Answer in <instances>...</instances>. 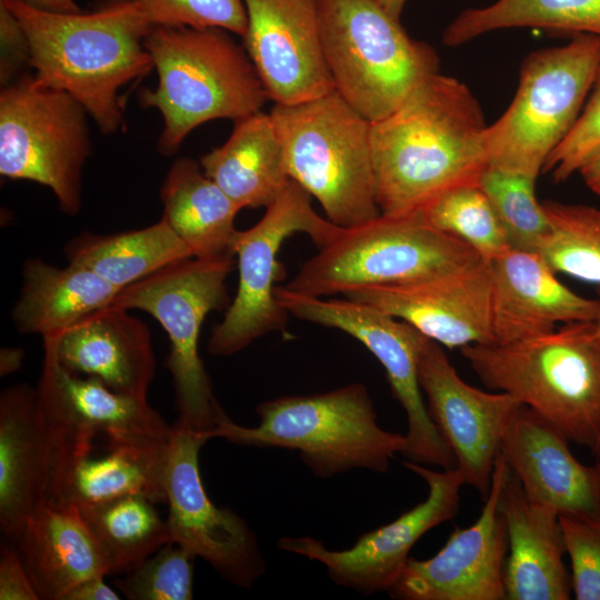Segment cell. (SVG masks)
Instances as JSON below:
<instances>
[{"label": "cell", "mask_w": 600, "mask_h": 600, "mask_svg": "<svg viewBox=\"0 0 600 600\" xmlns=\"http://www.w3.org/2000/svg\"><path fill=\"white\" fill-rule=\"evenodd\" d=\"M121 290L78 264L59 268L41 259H28L12 321L21 333H37L42 339L60 336L111 306Z\"/></svg>", "instance_id": "28"}, {"label": "cell", "mask_w": 600, "mask_h": 600, "mask_svg": "<svg viewBox=\"0 0 600 600\" xmlns=\"http://www.w3.org/2000/svg\"><path fill=\"white\" fill-rule=\"evenodd\" d=\"M507 462L499 452L488 496L477 521L457 528L426 560L409 558L389 590L403 600H503L508 532L499 507Z\"/></svg>", "instance_id": "17"}, {"label": "cell", "mask_w": 600, "mask_h": 600, "mask_svg": "<svg viewBox=\"0 0 600 600\" xmlns=\"http://www.w3.org/2000/svg\"><path fill=\"white\" fill-rule=\"evenodd\" d=\"M522 27L600 37V0H497L459 13L446 28L442 41L458 47L494 30Z\"/></svg>", "instance_id": "32"}, {"label": "cell", "mask_w": 600, "mask_h": 600, "mask_svg": "<svg viewBox=\"0 0 600 600\" xmlns=\"http://www.w3.org/2000/svg\"><path fill=\"white\" fill-rule=\"evenodd\" d=\"M233 263L232 254L180 261L123 288L111 304L144 311L161 324L170 340L166 366L172 378L177 421L206 437L226 412L213 394L199 338L208 313L228 302L226 280Z\"/></svg>", "instance_id": "10"}, {"label": "cell", "mask_w": 600, "mask_h": 600, "mask_svg": "<svg viewBox=\"0 0 600 600\" xmlns=\"http://www.w3.org/2000/svg\"><path fill=\"white\" fill-rule=\"evenodd\" d=\"M14 546L42 600H63L83 580L109 576L99 542L72 503L39 506Z\"/></svg>", "instance_id": "26"}, {"label": "cell", "mask_w": 600, "mask_h": 600, "mask_svg": "<svg viewBox=\"0 0 600 600\" xmlns=\"http://www.w3.org/2000/svg\"><path fill=\"white\" fill-rule=\"evenodd\" d=\"M87 111L69 93L23 77L0 93V174L51 189L59 208H81V176L91 156Z\"/></svg>", "instance_id": "11"}, {"label": "cell", "mask_w": 600, "mask_h": 600, "mask_svg": "<svg viewBox=\"0 0 600 600\" xmlns=\"http://www.w3.org/2000/svg\"><path fill=\"white\" fill-rule=\"evenodd\" d=\"M164 476L166 519L170 541L200 557L226 581L249 589L266 571L254 532L230 508L208 497L199 471V452L209 440L174 422Z\"/></svg>", "instance_id": "14"}, {"label": "cell", "mask_w": 600, "mask_h": 600, "mask_svg": "<svg viewBox=\"0 0 600 600\" xmlns=\"http://www.w3.org/2000/svg\"><path fill=\"white\" fill-rule=\"evenodd\" d=\"M152 27L220 28L240 37L247 28L243 0H134Z\"/></svg>", "instance_id": "38"}, {"label": "cell", "mask_w": 600, "mask_h": 600, "mask_svg": "<svg viewBox=\"0 0 600 600\" xmlns=\"http://www.w3.org/2000/svg\"><path fill=\"white\" fill-rule=\"evenodd\" d=\"M419 213L433 228L467 243L487 263L511 248L497 212L478 183L441 193Z\"/></svg>", "instance_id": "35"}, {"label": "cell", "mask_w": 600, "mask_h": 600, "mask_svg": "<svg viewBox=\"0 0 600 600\" xmlns=\"http://www.w3.org/2000/svg\"><path fill=\"white\" fill-rule=\"evenodd\" d=\"M163 217L193 258L233 254L234 220L241 208L193 159L173 161L160 189Z\"/></svg>", "instance_id": "29"}, {"label": "cell", "mask_w": 600, "mask_h": 600, "mask_svg": "<svg viewBox=\"0 0 600 600\" xmlns=\"http://www.w3.org/2000/svg\"><path fill=\"white\" fill-rule=\"evenodd\" d=\"M559 520L576 598L600 600V518L560 514Z\"/></svg>", "instance_id": "39"}, {"label": "cell", "mask_w": 600, "mask_h": 600, "mask_svg": "<svg viewBox=\"0 0 600 600\" xmlns=\"http://www.w3.org/2000/svg\"><path fill=\"white\" fill-rule=\"evenodd\" d=\"M323 56L334 90L370 122L393 112L439 57L376 0H318Z\"/></svg>", "instance_id": "7"}, {"label": "cell", "mask_w": 600, "mask_h": 600, "mask_svg": "<svg viewBox=\"0 0 600 600\" xmlns=\"http://www.w3.org/2000/svg\"><path fill=\"white\" fill-rule=\"evenodd\" d=\"M600 68V37L530 52L503 114L486 130L488 166L537 179L576 124Z\"/></svg>", "instance_id": "9"}, {"label": "cell", "mask_w": 600, "mask_h": 600, "mask_svg": "<svg viewBox=\"0 0 600 600\" xmlns=\"http://www.w3.org/2000/svg\"><path fill=\"white\" fill-rule=\"evenodd\" d=\"M578 173L587 188L600 197V147L581 166Z\"/></svg>", "instance_id": "44"}, {"label": "cell", "mask_w": 600, "mask_h": 600, "mask_svg": "<svg viewBox=\"0 0 600 600\" xmlns=\"http://www.w3.org/2000/svg\"><path fill=\"white\" fill-rule=\"evenodd\" d=\"M27 3L52 12L76 13L80 12L79 6L73 0H23Z\"/></svg>", "instance_id": "46"}, {"label": "cell", "mask_w": 600, "mask_h": 600, "mask_svg": "<svg viewBox=\"0 0 600 600\" xmlns=\"http://www.w3.org/2000/svg\"><path fill=\"white\" fill-rule=\"evenodd\" d=\"M269 114L290 179L319 201L330 222L350 228L380 216L368 119L336 90L274 103Z\"/></svg>", "instance_id": "6"}, {"label": "cell", "mask_w": 600, "mask_h": 600, "mask_svg": "<svg viewBox=\"0 0 600 600\" xmlns=\"http://www.w3.org/2000/svg\"><path fill=\"white\" fill-rule=\"evenodd\" d=\"M274 297L288 314L344 331L378 359L393 397L407 414L402 454L408 461L456 468L454 454L431 419L419 384L418 362L426 336L406 321L346 297L324 300L284 287H276Z\"/></svg>", "instance_id": "13"}, {"label": "cell", "mask_w": 600, "mask_h": 600, "mask_svg": "<svg viewBox=\"0 0 600 600\" xmlns=\"http://www.w3.org/2000/svg\"><path fill=\"white\" fill-rule=\"evenodd\" d=\"M43 350L38 390L93 439L104 437L108 448L171 439L173 427L147 398L118 393L96 378L68 372L58 362L48 339H43Z\"/></svg>", "instance_id": "24"}, {"label": "cell", "mask_w": 600, "mask_h": 600, "mask_svg": "<svg viewBox=\"0 0 600 600\" xmlns=\"http://www.w3.org/2000/svg\"><path fill=\"white\" fill-rule=\"evenodd\" d=\"M154 504L141 496H128L78 508L106 556L109 576L132 571L171 542L167 521Z\"/></svg>", "instance_id": "33"}, {"label": "cell", "mask_w": 600, "mask_h": 600, "mask_svg": "<svg viewBox=\"0 0 600 600\" xmlns=\"http://www.w3.org/2000/svg\"><path fill=\"white\" fill-rule=\"evenodd\" d=\"M600 147V68L582 111L566 139L549 156L542 173L561 183L577 173Z\"/></svg>", "instance_id": "40"}, {"label": "cell", "mask_w": 600, "mask_h": 600, "mask_svg": "<svg viewBox=\"0 0 600 600\" xmlns=\"http://www.w3.org/2000/svg\"><path fill=\"white\" fill-rule=\"evenodd\" d=\"M120 593L104 582V577H93L74 586L63 600H119Z\"/></svg>", "instance_id": "43"}, {"label": "cell", "mask_w": 600, "mask_h": 600, "mask_svg": "<svg viewBox=\"0 0 600 600\" xmlns=\"http://www.w3.org/2000/svg\"><path fill=\"white\" fill-rule=\"evenodd\" d=\"M418 376L430 417L452 450L463 483L486 499L503 433L522 403L507 392L468 384L429 338L420 350Z\"/></svg>", "instance_id": "16"}, {"label": "cell", "mask_w": 600, "mask_h": 600, "mask_svg": "<svg viewBox=\"0 0 600 600\" xmlns=\"http://www.w3.org/2000/svg\"><path fill=\"white\" fill-rule=\"evenodd\" d=\"M487 124L471 90L434 73L370 123L376 200L383 216L419 212L441 193L478 183L488 166Z\"/></svg>", "instance_id": "1"}, {"label": "cell", "mask_w": 600, "mask_h": 600, "mask_svg": "<svg viewBox=\"0 0 600 600\" xmlns=\"http://www.w3.org/2000/svg\"><path fill=\"white\" fill-rule=\"evenodd\" d=\"M220 28L152 27L144 38L158 73L154 90L139 101L163 119L158 150L176 153L198 126L233 121L254 113L270 100L246 51Z\"/></svg>", "instance_id": "4"}, {"label": "cell", "mask_w": 600, "mask_h": 600, "mask_svg": "<svg viewBox=\"0 0 600 600\" xmlns=\"http://www.w3.org/2000/svg\"><path fill=\"white\" fill-rule=\"evenodd\" d=\"M24 351L20 348H2L0 351L1 377L16 372L22 364Z\"/></svg>", "instance_id": "45"}, {"label": "cell", "mask_w": 600, "mask_h": 600, "mask_svg": "<svg viewBox=\"0 0 600 600\" xmlns=\"http://www.w3.org/2000/svg\"><path fill=\"white\" fill-rule=\"evenodd\" d=\"M550 233L539 253L557 272L600 287V207L542 202Z\"/></svg>", "instance_id": "34"}, {"label": "cell", "mask_w": 600, "mask_h": 600, "mask_svg": "<svg viewBox=\"0 0 600 600\" xmlns=\"http://www.w3.org/2000/svg\"><path fill=\"white\" fill-rule=\"evenodd\" d=\"M481 260L458 238L423 220L419 212L383 216L341 228L284 286L292 292L328 297L401 284L454 271Z\"/></svg>", "instance_id": "8"}, {"label": "cell", "mask_w": 600, "mask_h": 600, "mask_svg": "<svg viewBox=\"0 0 600 600\" xmlns=\"http://www.w3.org/2000/svg\"><path fill=\"white\" fill-rule=\"evenodd\" d=\"M0 82L2 88L24 66H30V47L27 34L10 10L0 3Z\"/></svg>", "instance_id": "41"}, {"label": "cell", "mask_w": 600, "mask_h": 600, "mask_svg": "<svg viewBox=\"0 0 600 600\" xmlns=\"http://www.w3.org/2000/svg\"><path fill=\"white\" fill-rule=\"evenodd\" d=\"M500 452L530 500L559 516L600 518V461L579 462L568 440L531 408L518 409Z\"/></svg>", "instance_id": "21"}, {"label": "cell", "mask_w": 600, "mask_h": 600, "mask_svg": "<svg viewBox=\"0 0 600 600\" xmlns=\"http://www.w3.org/2000/svg\"><path fill=\"white\" fill-rule=\"evenodd\" d=\"M489 264L494 344L546 334L558 324L598 319L599 299L564 286L539 252L509 248Z\"/></svg>", "instance_id": "20"}, {"label": "cell", "mask_w": 600, "mask_h": 600, "mask_svg": "<svg viewBox=\"0 0 600 600\" xmlns=\"http://www.w3.org/2000/svg\"><path fill=\"white\" fill-rule=\"evenodd\" d=\"M536 179L487 166L478 184L490 200L511 248L539 252L550 221L534 192Z\"/></svg>", "instance_id": "36"}, {"label": "cell", "mask_w": 600, "mask_h": 600, "mask_svg": "<svg viewBox=\"0 0 600 600\" xmlns=\"http://www.w3.org/2000/svg\"><path fill=\"white\" fill-rule=\"evenodd\" d=\"M47 438L37 388L27 383L0 396V528L16 544L29 516L43 503Z\"/></svg>", "instance_id": "25"}, {"label": "cell", "mask_w": 600, "mask_h": 600, "mask_svg": "<svg viewBox=\"0 0 600 600\" xmlns=\"http://www.w3.org/2000/svg\"><path fill=\"white\" fill-rule=\"evenodd\" d=\"M256 412L260 418L257 427L237 424L226 413L207 433L208 439L297 450L320 478L356 468L386 472L394 453L406 449V436L377 423L372 400L360 382L318 394L267 400Z\"/></svg>", "instance_id": "5"}, {"label": "cell", "mask_w": 600, "mask_h": 600, "mask_svg": "<svg viewBox=\"0 0 600 600\" xmlns=\"http://www.w3.org/2000/svg\"><path fill=\"white\" fill-rule=\"evenodd\" d=\"M23 28L37 83L72 96L102 133L124 129L121 88L153 67L152 28L134 0H104L89 12L60 13L0 0Z\"/></svg>", "instance_id": "2"}, {"label": "cell", "mask_w": 600, "mask_h": 600, "mask_svg": "<svg viewBox=\"0 0 600 600\" xmlns=\"http://www.w3.org/2000/svg\"><path fill=\"white\" fill-rule=\"evenodd\" d=\"M598 299L600 301V287H598ZM596 322H597L599 331H600V311H599V316H598V319L596 320Z\"/></svg>", "instance_id": "48"}, {"label": "cell", "mask_w": 600, "mask_h": 600, "mask_svg": "<svg viewBox=\"0 0 600 600\" xmlns=\"http://www.w3.org/2000/svg\"><path fill=\"white\" fill-rule=\"evenodd\" d=\"M499 507L508 532L507 599H570L572 580L563 562L567 552L559 513L530 500L508 464Z\"/></svg>", "instance_id": "23"}, {"label": "cell", "mask_w": 600, "mask_h": 600, "mask_svg": "<svg viewBox=\"0 0 600 600\" xmlns=\"http://www.w3.org/2000/svg\"><path fill=\"white\" fill-rule=\"evenodd\" d=\"M194 559L182 547L169 542L113 584L129 600H191Z\"/></svg>", "instance_id": "37"}, {"label": "cell", "mask_w": 600, "mask_h": 600, "mask_svg": "<svg viewBox=\"0 0 600 600\" xmlns=\"http://www.w3.org/2000/svg\"><path fill=\"white\" fill-rule=\"evenodd\" d=\"M199 163L241 209L267 208L291 181L274 124L262 110L236 120L228 140Z\"/></svg>", "instance_id": "27"}, {"label": "cell", "mask_w": 600, "mask_h": 600, "mask_svg": "<svg viewBox=\"0 0 600 600\" xmlns=\"http://www.w3.org/2000/svg\"><path fill=\"white\" fill-rule=\"evenodd\" d=\"M43 339L68 372L96 378L118 393L147 398L156 372L151 334L128 310L109 306L60 336Z\"/></svg>", "instance_id": "22"}, {"label": "cell", "mask_w": 600, "mask_h": 600, "mask_svg": "<svg viewBox=\"0 0 600 600\" xmlns=\"http://www.w3.org/2000/svg\"><path fill=\"white\" fill-rule=\"evenodd\" d=\"M64 254L69 263L87 268L120 289L193 258L163 216L138 230L81 233L64 246Z\"/></svg>", "instance_id": "30"}, {"label": "cell", "mask_w": 600, "mask_h": 600, "mask_svg": "<svg viewBox=\"0 0 600 600\" xmlns=\"http://www.w3.org/2000/svg\"><path fill=\"white\" fill-rule=\"evenodd\" d=\"M168 442L123 444L108 448L101 458L87 456L74 466L63 502L78 508L128 496L166 502L164 476Z\"/></svg>", "instance_id": "31"}, {"label": "cell", "mask_w": 600, "mask_h": 600, "mask_svg": "<svg viewBox=\"0 0 600 600\" xmlns=\"http://www.w3.org/2000/svg\"><path fill=\"white\" fill-rule=\"evenodd\" d=\"M490 264L479 260L454 271L401 284L364 287L346 298L408 322L449 349L493 343Z\"/></svg>", "instance_id": "19"}, {"label": "cell", "mask_w": 600, "mask_h": 600, "mask_svg": "<svg viewBox=\"0 0 600 600\" xmlns=\"http://www.w3.org/2000/svg\"><path fill=\"white\" fill-rule=\"evenodd\" d=\"M380 3L391 16L400 19L403 8L408 0H376Z\"/></svg>", "instance_id": "47"}, {"label": "cell", "mask_w": 600, "mask_h": 600, "mask_svg": "<svg viewBox=\"0 0 600 600\" xmlns=\"http://www.w3.org/2000/svg\"><path fill=\"white\" fill-rule=\"evenodd\" d=\"M39 594L28 574L14 544H1L0 600H39Z\"/></svg>", "instance_id": "42"}, {"label": "cell", "mask_w": 600, "mask_h": 600, "mask_svg": "<svg viewBox=\"0 0 600 600\" xmlns=\"http://www.w3.org/2000/svg\"><path fill=\"white\" fill-rule=\"evenodd\" d=\"M403 464L427 482L429 493L392 522L361 534L346 550H330L312 537H283L278 547L321 562L330 579L341 587L362 594L390 590L416 542L430 529L454 518L464 484L456 468L438 472L411 461Z\"/></svg>", "instance_id": "15"}, {"label": "cell", "mask_w": 600, "mask_h": 600, "mask_svg": "<svg viewBox=\"0 0 600 600\" xmlns=\"http://www.w3.org/2000/svg\"><path fill=\"white\" fill-rule=\"evenodd\" d=\"M243 2V48L270 100L293 104L334 91L322 50L318 0Z\"/></svg>", "instance_id": "18"}, {"label": "cell", "mask_w": 600, "mask_h": 600, "mask_svg": "<svg viewBox=\"0 0 600 600\" xmlns=\"http://www.w3.org/2000/svg\"><path fill=\"white\" fill-rule=\"evenodd\" d=\"M462 357L483 382L531 408L600 461V331L596 321L506 344H470Z\"/></svg>", "instance_id": "3"}, {"label": "cell", "mask_w": 600, "mask_h": 600, "mask_svg": "<svg viewBox=\"0 0 600 600\" xmlns=\"http://www.w3.org/2000/svg\"><path fill=\"white\" fill-rule=\"evenodd\" d=\"M340 230L313 210L310 194L291 180L254 226L236 232L232 252L238 258L239 286L222 321L211 332L208 351L231 356L272 331H283L289 314L274 297V283L282 273L277 259L282 243L303 232L321 248Z\"/></svg>", "instance_id": "12"}]
</instances>
